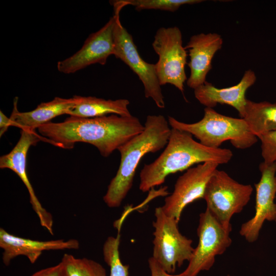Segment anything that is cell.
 <instances>
[{"instance_id": "obj_1", "label": "cell", "mask_w": 276, "mask_h": 276, "mask_svg": "<svg viewBox=\"0 0 276 276\" xmlns=\"http://www.w3.org/2000/svg\"><path fill=\"white\" fill-rule=\"evenodd\" d=\"M144 129L136 117L111 114L90 118L70 116L62 122H51L37 129L47 142L55 146L71 149L77 143H86L106 157Z\"/></svg>"}, {"instance_id": "obj_2", "label": "cell", "mask_w": 276, "mask_h": 276, "mask_svg": "<svg viewBox=\"0 0 276 276\" xmlns=\"http://www.w3.org/2000/svg\"><path fill=\"white\" fill-rule=\"evenodd\" d=\"M228 149L206 147L194 140L186 131L172 128L166 148L152 163L145 164L140 174V190L146 192L163 184L171 174L207 162L226 164L233 156Z\"/></svg>"}, {"instance_id": "obj_3", "label": "cell", "mask_w": 276, "mask_h": 276, "mask_svg": "<svg viewBox=\"0 0 276 276\" xmlns=\"http://www.w3.org/2000/svg\"><path fill=\"white\" fill-rule=\"evenodd\" d=\"M168 121L164 116L147 117L143 131L119 147V169L108 186L103 200L110 208L119 207L131 189L137 166L142 157L164 148L171 133Z\"/></svg>"}, {"instance_id": "obj_4", "label": "cell", "mask_w": 276, "mask_h": 276, "mask_svg": "<svg viewBox=\"0 0 276 276\" xmlns=\"http://www.w3.org/2000/svg\"><path fill=\"white\" fill-rule=\"evenodd\" d=\"M168 122L172 128L191 133L201 144L210 148H220L229 140L236 148L245 149L255 144L258 139L244 119L221 114L213 108L206 107L202 119L194 123L182 122L172 117H168Z\"/></svg>"}, {"instance_id": "obj_5", "label": "cell", "mask_w": 276, "mask_h": 276, "mask_svg": "<svg viewBox=\"0 0 276 276\" xmlns=\"http://www.w3.org/2000/svg\"><path fill=\"white\" fill-rule=\"evenodd\" d=\"M252 191L250 185L240 183L225 171L217 169L206 185L203 199L206 209L223 225L231 227V218L242 211Z\"/></svg>"}, {"instance_id": "obj_6", "label": "cell", "mask_w": 276, "mask_h": 276, "mask_svg": "<svg viewBox=\"0 0 276 276\" xmlns=\"http://www.w3.org/2000/svg\"><path fill=\"white\" fill-rule=\"evenodd\" d=\"M154 215L152 257L164 270L172 273L177 266L190 260L194 250L193 241L180 233L178 222L167 216L162 207L155 209Z\"/></svg>"}, {"instance_id": "obj_7", "label": "cell", "mask_w": 276, "mask_h": 276, "mask_svg": "<svg viewBox=\"0 0 276 276\" xmlns=\"http://www.w3.org/2000/svg\"><path fill=\"white\" fill-rule=\"evenodd\" d=\"M115 18L113 29V55L127 65L136 74L144 87L145 96L151 98L159 108L165 103L155 68V64L145 61L140 55L133 38L123 26L120 13L123 7L112 2Z\"/></svg>"}, {"instance_id": "obj_8", "label": "cell", "mask_w": 276, "mask_h": 276, "mask_svg": "<svg viewBox=\"0 0 276 276\" xmlns=\"http://www.w3.org/2000/svg\"><path fill=\"white\" fill-rule=\"evenodd\" d=\"M152 45L158 56L155 68L160 85L171 84L183 94L188 55L180 29L176 26L159 28Z\"/></svg>"}, {"instance_id": "obj_9", "label": "cell", "mask_w": 276, "mask_h": 276, "mask_svg": "<svg viewBox=\"0 0 276 276\" xmlns=\"http://www.w3.org/2000/svg\"><path fill=\"white\" fill-rule=\"evenodd\" d=\"M231 227H226L206 209L199 215L197 227L198 243L194 248L187 268L180 276H197L201 271L209 270L215 257L223 254L231 245Z\"/></svg>"}, {"instance_id": "obj_10", "label": "cell", "mask_w": 276, "mask_h": 276, "mask_svg": "<svg viewBox=\"0 0 276 276\" xmlns=\"http://www.w3.org/2000/svg\"><path fill=\"white\" fill-rule=\"evenodd\" d=\"M218 165L214 162H207L187 170L177 179L173 192L165 198L162 206L164 213L179 222L187 205L203 198L206 185Z\"/></svg>"}, {"instance_id": "obj_11", "label": "cell", "mask_w": 276, "mask_h": 276, "mask_svg": "<svg viewBox=\"0 0 276 276\" xmlns=\"http://www.w3.org/2000/svg\"><path fill=\"white\" fill-rule=\"evenodd\" d=\"M40 141L47 142L44 137L37 134L35 131L21 129L20 137L14 147L9 153L1 156L0 168L11 170L20 178L28 191L30 203L39 218L40 225L53 235L52 215L43 208L37 198L27 171V157L29 149Z\"/></svg>"}, {"instance_id": "obj_12", "label": "cell", "mask_w": 276, "mask_h": 276, "mask_svg": "<svg viewBox=\"0 0 276 276\" xmlns=\"http://www.w3.org/2000/svg\"><path fill=\"white\" fill-rule=\"evenodd\" d=\"M259 170L261 178L255 184V213L251 219L242 224L239 231L250 243L258 239L265 221L276 220V163L268 164L263 162L259 165Z\"/></svg>"}, {"instance_id": "obj_13", "label": "cell", "mask_w": 276, "mask_h": 276, "mask_svg": "<svg viewBox=\"0 0 276 276\" xmlns=\"http://www.w3.org/2000/svg\"><path fill=\"white\" fill-rule=\"evenodd\" d=\"M114 21L113 16L100 30L89 35L79 51L58 61L57 64L58 71L70 74L92 64H105L108 58L114 53Z\"/></svg>"}, {"instance_id": "obj_14", "label": "cell", "mask_w": 276, "mask_h": 276, "mask_svg": "<svg viewBox=\"0 0 276 276\" xmlns=\"http://www.w3.org/2000/svg\"><path fill=\"white\" fill-rule=\"evenodd\" d=\"M223 43L217 33H200L190 38L185 49H189L190 75L187 80L188 86L195 89L205 82L207 74L212 69V60Z\"/></svg>"}, {"instance_id": "obj_15", "label": "cell", "mask_w": 276, "mask_h": 276, "mask_svg": "<svg viewBox=\"0 0 276 276\" xmlns=\"http://www.w3.org/2000/svg\"><path fill=\"white\" fill-rule=\"evenodd\" d=\"M79 242L76 239L67 241L56 240L38 241L21 238L0 229V247L3 249L2 260L6 266L18 256H25L33 264L43 251L50 250L78 249Z\"/></svg>"}, {"instance_id": "obj_16", "label": "cell", "mask_w": 276, "mask_h": 276, "mask_svg": "<svg viewBox=\"0 0 276 276\" xmlns=\"http://www.w3.org/2000/svg\"><path fill=\"white\" fill-rule=\"evenodd\" d=\"M256 80L254 72L248 70L245 72L240 81L234 86L219 88L205 81L194 89V96L206 107L213 108L218 103L230 105L235 108L241 118H243L247 100L245 97L246 90Z\"/></svg>"}, {"instance_id": "obj_17", "label": "cell", "mask_w": 276, "mask_h": 276, "mask_svg": "<svg viewBox=\"0 0 276 276\" xmlns=\"http://www.w3.org/2000/svg\"><path fill=\"white\" fill-rule=\"evenodd\" d=\"M17 103V100H15L10 117L11 126L35 131L40 126L51 122L53 119L68 114L75 105L76 100L74 97L68 99L56 97L52 101L42 102L34 109L27 112H19Z\"/></svg>"}, {"instance_id": "obj_18", "label": "cell", "mask_w": 276, "mask_h": 276, "mask_svg": "<svg viewBox=\"0 0 276 276\" xmlns=\"http://www.w3.org/2000/svg\"><path fill=\"white\" fill-rule=\"evenodd\" d=\"M76 103L68 112L70 116L83 118L105 116L108 114L131 116L128 106L130 102L125 99L105 100L95 97L74 96Z\"/></svg>"}, {"instance_id": "obj_19", "label": "cell", "mask_w": 276, "mask_h": 276, "mask_svg": "<svg viewBox=\"0 0 276 276\" xmlns=\"http://www.w3.org/2000/svg\"><path fill=\"white\" fill-rule=\"evenodd\" d=\"M243 119L250 131L258 138L276 130V102H255L247 99Z\"/></svg>"}, {"instance_id": "obj_20", "label": "cell", "mask_w": 276, "mask_h": 276, "mask_svg": "<svg viewBox=\"0 0 276 276\" xmlns=\"http://www.w3.org/2000/svg\"><path fill=\"white\" fill-rule=\"evenodd\" d=\"M121 236L108 237L103 248L104 260L110 267V276H129V266L122 264L119 255Z\"/></svg>"}, {"instance_id": "obj_21", "label": "cell", "mask_w": 276, "mask_h": 276, "mask_svg": "<svg viewBox=\"0 0 276 276\" xmlns=\"http://www.w3.org/2000/svg\"><path fill=\"white\" fill-rule=\"evenodd\" d=\"M118 2L124 7L131 5L137 11L160 10L175 12L183 5H192L203 2L202 0H119Z\"/></svg>"}, {"instance_id": "obj_22", "label": "cell", "mask_w": 276, "mask_h": 276, "mask_svg": "<svg viewBox=\"0 0 276 276\" xmlns=\"http://www.w3.org/2000/svg\"><path fill=\"white\" fill-rule=\"evenodd\" d=\"M261 155L264 162L270 164L276 163V130L260 136Z\"/></svg>"}, {"instance_id": "obj_23", "label": "cell", "mask_w": 276, "mask_h": 276, "mask_svg": "<svg viewBox=\"0 0 276 276\" xmlns=\"http://www.w3.org/2000/svg\"><path fill=\"white\" fill-rule=\"evenodd\" d=\"M60 263L61 276H86L82 259L65 254Z\"/></svg>"}, {"instance_id": "obj_24", "label": "cell", "mask_w": 276, "mask_h": 276, "mask_svg": "<svg viewBox=\"0 0 276 276\" xmlns=\"http://www.w3.org/2000/svg\"><path fill=\"white\" fill-rule=\"evenodd\" d=\"M86 276H106L104 267L99 263L87 258H82Z\"/></svg>"}, {"instance_id": "obj_25", "label": "cell", "mask_w": 276, "mask_h": 276, "mask_svg": "<svg viewBox=\"0 0 276 276\" xmlns=\"http://www.w3.org/2000/svg\"><path fill=\"white\" fill-rule=\"evenodd\" d=\"M148 264L151 276H180L179 274L173 275L166 272L152 257L149 259Z\"/></svg>"}, {"instance_id": "obj_26", "label": "cell", "mask_w": 276, "mask_h": 276, "mask_svg": "<svg viewBox=\"0 0 276 276\" xmlns=\"http://www.w3.org/2000/svg\"><path fill=\"white\" fill-rule=\"evenodd\" d=\"M61 264L39 270L31 276H61Z\"/></svg>"}, {"instance_id": "obj_27", "label": "cell", "mask_w": 276, "mask_h": 276, "mask_svg": "<svg viewBox=\"0 0 276 276\" xmlns=\"http://www.w3.org/2000/svg\"><path fill=\"white\" fill-rule=\"evenodd\" d=\"M11 126L10 118H8L2 111H0V136L7 131L8 128Z\"/></svg>"}, {"instance_id": "obj_28", "label": "cell", "mask_w": 276, "mask_h": 276, "mask_svg": "<svg viewBox=\"0 0 276 276\" xmlns=\"http://www.w3.org/2000/svg\"><path fill=\"white\" fill-rule=\"evenodd\" d=\"M275 221L276 222V220H275Z\"/></svg>"}]
</instances>
